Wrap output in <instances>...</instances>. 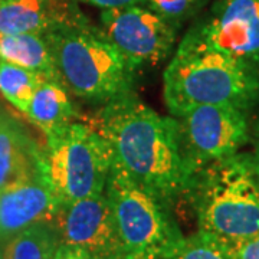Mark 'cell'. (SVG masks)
Wrapping results in <instances>:
<instances>
[{
  "instance_id": "cell-1",
  "label": "cell",
  "mask_w": 259,
  "mask_h": 259,
  "mask_svg": "<svg viewBox=\"0 0 259 259\" xmlns=\"http://www.w3.org/2000/svg\"><path fill=\"white\" fill-rule=\"evenodd\" d=\"M118 171L167 206L183 197L192 173L182 154L177 121L153 111L133 94L107 102L98 127Z\"/></svg>"
},
{
  "instance_id": "cell-2",
  "label": "cell",
  "mask_w": 259,
  "mask_h": 259,
  "mask_svg": "<svg viewBox=\"0 0 259 259\" xmlns=\"http://www.w3.org/2000/svg\"><path fill=\"white\" fill-rule=\"evenodd\" d=\"M164 101L173 117L196 105H259V68L207 47L186 33L163 78Z\"/></svg>"
},
{
  "instance_id": "cell-3",
  "label": "cell",
  "mask_w": 259,
  "mask_h": 259,
  "mask_svg": "<svg viewBox=\"0 0 259 259\" xmlns=\"http://www.w3.org/2000/svg\"><path fill=\"white\" fill-rule=\"evenodd\" d=\"M197 231L232 248L259 235V176L250 153H236L202 167L185 194Z\"/></svg>"
},
{
  "instance_id": "cell-4",
  "label": "cell",
  "mask_w": 259,
  "mask_h": 259,
  "mask_svg": "<svg viewBox=\"0 0 259 259\" xmlns=\"http://www.w3.org/2000/svg\"><path fill=\"white\" fill-rule=\"evenodd\" d=\"M56 75L66 91L91 102L131 94L136 71L105 37L74 18L45 33Z\"/></svg>"
},
{
  "instance_id": "cell-5",
  "label": "cell",
  "mask_w": 259,
  "mask_h": 259,
  "mask_svg": "<svg viewBox=\"0 0 259 259\" xmlns=\"http://www.w3.org/2000/svg\"><path fill=\"white\" fill-rule=\"evenodd\" d=\"M42 177L61 204L102 193L111 171V157L100 131L72 121L47 137Z\"/></svg>"
},
{
  "instance_id": "cell-6",
  "label": "cell",
  "mask_w": 259,
  "mask_h": 259,
  "mask_svg": "<svg viewBox=\"0 0 259 259\" xmlns=\"http://www.w3.org/2000/svg\"><path fill=\"white\" fill-rule=\"evenodd\" d=\"M104 192L127 256L161 259L183 239L170 206L118 171H110Z\"/></svg>"
},
{
  "instance_id": "cell-7",
  "label": "cell",
  "mask_w": 259,
  "mask_h": 259,
  "mask_svg": "<svg viewBox=\"0 0 259 259\" xmlns=\"http://www.w3.org/2000/svg\"><path fill=\"white\" fill-rule=\"evenodd\" d=\"M249 112L232 105H196L175 117L192 176L212 161L239 153L249 143Z\"/></svg>"
},
{
  "instance_id": "cell-8",
  "label": "cell",
  "mask_w": 259,
  "mask_h": 259,
  "mask_svg": "<svg viewBox=\"0 0 259 259\" xmlns=\"http://www.w3.org/2000/svg\"><path fill=\"white\" fill-rule=\"evenodd\" d=\"M102 33L139 72L167 59L176 42L177 30L147 6H125L102 12Z\"/></svg>"
},
{
  "instance_id": "cell-9",
  "label": "cell",
  "mask_w": 259,
  "mask_h": 259,
  "mask_svg": "<svg viewBox=\"0 0 259 259\" xmlns=\"http://www.w3.org/2000/svg\"><path fill=\"white\" fill-rule=\"evenodd\" d=\"M52 223L62 245L90 259L127 256L105 192L61 204Z\"/></svg>"
},
{
  "instance_id": "cell-10",
  "label": "cell",
  "mask_w": 259,
  "mask_h": 259,
  "mask_svg": "<svg viewBox=\"0 0 259 259\" xmlns=\"http://www.w3.org/2000/svg\"><path fill=\"white\" fill-rule=\"evenodd\" d=\"M187 35L259 68V0H214Z\"/></svg>"
},
{
  "instance_id": "cell-11",
  "label": "cell",
  "mask_w": 259,
  "mask_h": 259,
  "mask_svg": "<svg viewBox=\"0 0 259 259\" xmlns=\"http://www.w3.org/2000/svg\"><path fill=\"white\" fill-rule=\"evenodd\" d=\"M59 207L61 202L42 176L0 192V241L37 223L54 222Z\"/></svg>"
},
{
  "instance_id": "cell-12",
  "label": "cell",
  "mask_w": 259,
  "mask_h": 259,
  "mask_svg": "<svg viewBox=\"0 0 259 259\" xmlns=\"http://www.w3.org/2000/svg\"><path fill=\"white\" fill-rule=\"evenodd\" d=\"M42 176V153L25 130L0 114V192Z\"/></svg>"
},
{
  "instance_id": "cell-13",
  "label": "cell",
  "mask_w": 259,
  "mask_h": 259,
  "mask_svg": "<svg viewBox=\"0 0 259 259\" xmlns=\"http://www.w3.org/2000/svg\"><path fill=\"white\" fill-rule=\"evenodd\" d=\"M71 18L54 0H3L0 2V35H45Z\"/></svg>"
},
{
  "instance_id": "cell-14",
  "label": "cell",
  "mask_w": 259,
  "mask_h": 259,
  "mask_svg": "<svg viewBox=\"0 0 259 259\" xmlns=\"http://www.w3.org/2000/svg\"><path fill=\"white\" fill-rule=\"evenodd\" d=\"M25 114L47 137L76 117L68 91L58 79H45L37 87Z\"/></svg>"
},
{
  "instance_id": "cell-15",
  "label": "cell",
  "mask_w": 259,
  "mask_h": 259,
  "mask_svg": "<svg viewBox=\"0 0 259 259\" xmlns=\"http://www.w3.org/2000/svg\"><path fill=\"white\" fill-rule=\"evenodd\" d=\"M0 61L33 71L48 79L59 81L45 35H0Z\"/></svg>"
},
{
  "instance_id": "cell-16",
  "label": "cell",
  "mask_w": 259,
  "mask_h": 259,
  "mask_svg": "<svg viewBox=\"0 0 259 259\" xmlns=\"http://www.w3.org/2000/svg\"><path fill=\"white\" fill-rule=\"evenodd\" d=\"M59 235L52 222L37 223L5 242V259H55Z\"/></svg>"
},
{
  "instance_id": "cell-17",
  "label": "cell",
  "mask_w": 259,
  "mask_h": 259,
  "mask_svg": "<svg viewBox=\"0 0 259 259\" xmlns=\"http://www.w3.org/2000/svg\"><path fill=\"white\" fill-rule=\"evenodd\" d=\"M45 76L0 61V94L20 112H26L32 95Z\"/></svg>"
},
{
  "instance_id": "cell-18",
  "label": "cell",
  "mask_w": 259,
  "mask_h": 259,
  "mask_svg": "<svg viewBox=\"0 0 259 259\" xmlns=\"http://www.w3.org/2000/svg\"><path fill=\"white\" fill-rule=\"evenodd\" d=\"M235 248L219 238L197 231L177 243V246L161 259H236Z\"/></svg>"
},
{
  "instance_id": "cell-19",
  "label": "cell",
  "mask_w": 259,
  "mask_h": 259,
  "mask_svg": "<svg viewBox=\"0 0 259 259\" xmlns=\"http://www.w3.org/2000/svg\"><path fill=\"white\" fill-rule=\"evenodd\" d=\"M144 3L167 22L180 28L182 23L200 12L206 0H144Z\"/></svg>"
},
{
  "instance_id": "cell-20",
  "label": "cell",
  "mask_w": 259,
  "mask_h": 259,
  "mask_svg": "<svg viewBox=\"0 0 259 259\" xmlns=\"http://www.w3.org/2000/svg\"><path fill=\"white\" fill-rule=\"evenodd\" d=\"M236 259H259V235L241 243L235 250Z\"/></svg>"
},
{
  "instance_id": "cell-21",
  "label": "cell",
  "mask_w": 259,
  "mask_h": 259,
  "mask_svg": "<svg viewBox=\"0 0 259 259\" xmlns=\"http://www.w3.org/2000/svg\"><path fill=\"white\" fill-rule=\"evenodd\" d=\"M85 3H90L93 6L101 8V9H117V8H125V6H134L141 5L144 0H82Z\"/></svg>"
},
{
  "instance_id": "cell-22",
  "label": "cell",
  "mask_w": 259,
  "mask_h": 259,
  "mask_svg": "<svg viewBox=\"0 0 259 259\" xmlns=\"http://www.w3.org/2000/svg\"><path fill=\"white\" fill-rule=\"evenodd\" d=\"M250 143L253 146V150H252L250 154H252V158H253V163H255L259 176V118L250 125Z\"/></svg>"
},
{
  "instance_id": "cell-23",
  "label": "cell",
  "mask_w": 259,
  "mask_h": 259,
  "mask_svg": "<svg viewBox=\"0 0 259 259\" xmlns=\"http://www.w3.org/2000/svg\"><path fill=\"white\" fill-rule=\"evenodd\" d=\"M55 259H90L88 256H85L83 253L78 252V250L72 249V248H68L65 245H59V248L56 250Z\"/></svg>"
},
{
  "instance_id": "cell-24",
  "label": "cell",
  "mask_w": 259,
  "mask_h": 259,
  "mask_svg": "<svg viewBox=\"0 0 259 259\" xmlns=\"http://www.w3.org/2000/svg\"><path fill=\"white\" fill-rule=\"evenodd\" d=\"M0 259H5V255H3V246L0 243Z\"/></svg>"
},
{
  "instance_id": "cell-25",
  "label": "cell",
  "mask_w": 259,
  "mask_h": 259,
  "mask_svg": "<svg viewBox=\"0 0 259 259\" xmlns=\"http://www.w3.org/2000/svg\"><path fill=\"white\" fill-rule=\"evenodd\" d=\"M124 259H136V258H133V256H125Z\"/></svg>"
},
{
  "instance_id": "cell-26",
  "label": "cell",
  "mask_w": 259,
  "mask_h": 259,
  "mask_svg": "<svg viewBox=\"0 0 259 259\" xmlns=\"http://www.w3.org/2000/svg\"><path fill=\"white\" fill-rule=\"evenodd\" d=\"M0 2H3V0H0Z\"/></svg>"
}]
</instances>
